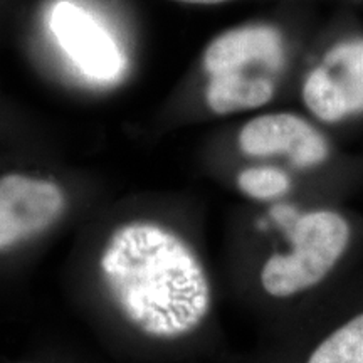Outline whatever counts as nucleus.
<instances>
[{
  "mask_svg": "<svg viewBox=\"0 0 363 363\" xmlns=\"http://www.w3.org/2000/svg\"><path fill=\"white\" fill-rule=\"evenodd\" d=\"M101 267L126 318L153 337L189 333L211 308L201 262L179 235L160 225L121 227L103 254Z\"/></svg>",
  "mask_w": 363,
  "mask_h": 363,
  "instance_id": "obj_1",
  "label": "nucleus"
},
{
  "mask_svg": "<svg viewBox=\"0 0 363 363\" xmlns=\"http://www.w3.org/2000/svg\"><path fill=\"white\" fill-rule=\"evenodd\" d=\"M348 240L350 227L342 216L330 211L301 216L293 227L291 251L274 254L262 267V288L276 298L313 288L333 269Z\"/></svg>",
  "mask_w": 363,
  "mask_h": 363,
  "instance_id": "obj_2",
  "label": "nucleus"
},
{
  "mask_svg": "<svg viewBox=\"0 0 363 363\" xmlns=\"http://www.w3.org/2000/svg\"><path fill=\"white\" fill-rule=\"evenodd\" d=\"M303 99L320 120L335 123L363 111V39L331 48L308 76Z\"/></svg>",
  "mask_w": 363,
  "mask_h": 363,
  "instance_id": "obj_3",
  "label": "nucleus"
},
{
  "mask_svg": "<svg viewBox=\"0 0 363 363\" xmlns=\"http://www.w3.org/2000/svg\"><path fill=\"white\" fill-rule=\"evenodd\" d=\"M66 211L59 185L21 174L0 177V251L48 230Z\"/></svg>",
  "mask_w": 363,
  "mask_h": 363,
  "instance_id": "obj_4",
  "label": "nucleus"
},
{
  "mask_svg": "<svg viewBox=\"0 0 363 363\" xmlns=\"http://www.w3.org/2000/svg\"><path fill=\"white\" fill-rule=\"evenodd\" d=\"M51 30L59 45L89 78L115 79L125 67V57L116 40L99 22L69 0L52 9Z\"/></svg>",
  "mask_w": 363,
  "mask_h": 363,
  "instance_id": "obj_5",
  "label": "nucleus"
},
{
  "mask_svg": "<svg viewBox=\"0 0 363 363\" xmlns=\"http://www.w3.org/2000/svg\"><path fill=\"white\" fill-rule=\"evenodd\" d=\"M239 147L251 157L286 155L298 167L318 165L328 157L325 136L289 113L254 118L240 131Z\"/></svg>",
  "mask_w": 363,
  "mask_h": 363,
  "instance_id": "obj_6",
  "label": "nucleus"
},
{
  "mask_svg": "<svg viewBox=\"0 0 363 363\" xmlns=\"http://www.w3.org/2000/svg\"><path fill=\"white\" fill-rule=\"evenodd\" d=\"M283 57V39L274 27L247 26L227 30L212 40L203 52V67L208 76L246 71L252 66L278 69Z\"/></svg>",
  "mask_w": 363,
  "mask_h": 363,
  "instance_id": "obj_7",
  "label": "nucleus"
},
{
  "mask_svg": "<svg viewBox=\"0 0 363 363\" xmlns=\"http://www.w3.org/2000/svg\"><path fill=\"white\" fill-rule=\"evenodd\" d=\"M274 96V84L266 76H252L246 71H230L211 76L206 99L217 115L252 110L264 106Z\"/></svg>",
  "mask_w": 363,
  "mask_h": 363,
  "instance_id": "obj_8",
  "label": "nucleus"
},
{
  "mask_svg": "<svg viewBox=\"0 0 363 363\" xmlns=\"http://www.w3.org/2000/svg\"><path fill=\"white\" fill-rule=\"evenodd\" d=\"M308 363H363V313L321 342Z\"/></svg>",
  "mask_w": 363,
  "mask_h": 363,
  "instance_id": "obj_9",
  "label": "nucleus"
},
{
  "mask_svg": "<svg viewBox=\"0 0 363 363\" xmlns=\"http://www.w3.org/2000/svg\"><path fill=\"white\" fill-rule=\"evenodd\" d=\"M239 189L252 199L267 201L279 197L289 189V179L284 172L276 169H249L238 179Z\"/></svg>",
  "mask_w": 363,
  "mask_h": 363,
  "instance_id": "obj_10",
  "label": "nucleus"
},
{
  "mask_svg": "<svg viewBox=\"0 0 363 363\" xmlns=\"http://www.w3.org/2000/svg\"><path fill=\"white\" fill-rule=\"evenodd\" d=\"M175 2L197 4V6H214V4H222V2H227V0H175Z\"/></svg>",
  "mask_w": 363,
  "mask_h": 363,
  "instance_id": "obj_11",
  "label": "nucleus"
}]
</instances>
